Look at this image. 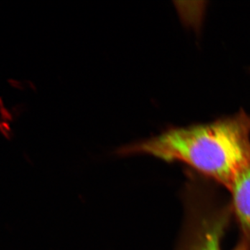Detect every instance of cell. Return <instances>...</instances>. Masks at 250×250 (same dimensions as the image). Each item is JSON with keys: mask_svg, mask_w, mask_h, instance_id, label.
Instances as JSON below:
<instances>
[{"mask_svg": "<svg viewBox=\"0 0 250 250\" xmlns=\"http://www.w3.org/2000/svg\"><path fill=\"white\" fill-rule=\"evenodd\" d=\"M118 156L149 155L182 163L229 190L250 162V116L244 112L206 124L172 127L154 137L121 146Z\"/></svg>", "mask_w": 250, "mask_h": 250, "instance_id": "obj_1", "label": "cell"}, {"mask_svg": "<svg viewBox=\"0 0 250 250\" xmlns=\"http://www.w3.org/2000/svg\"><path fill=\"white\" fill-rule=\"evenodd\" d=\"M183 200V227L174 250H225L224 241L233 218L230 200L214 184L197 177L187 181ZM231 250L250 248L241 239Z\"/></svg>", "mask_w": 250, "mask_h": 250, "instance_id": "obj_2", "label": "cell"}, {"mask_svg": "<svg viewBox=\"0 0 250 250\" xmlns=\"http://www.w3.org/2000/svg\"><path fill=\"white\" fill-rule=\"evenodd\" d=\"M229 191L233 217L238 224L241 239L250 248V162L238 173Z\"/></svg>", "mask_w": 250, "mask_h": 250, "instance_id": "obj_3", "label": "cell"}]
</instances>
